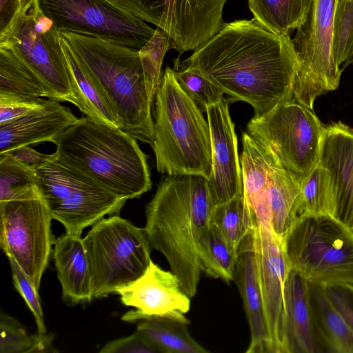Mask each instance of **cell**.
Here are the masks:
<instances>
[{
    "instance_id": "43",
    "label": "cell",
    "mask_w": 353,
    "mask_h": 353,
    "mask_svg": "<svg viewBox=\"0 0 353 353\" xmlns=\"http://www.w3.org/2000/svg\"><path fill=\"white\" fill-rule=\"evenodd\" d=\"M353 64V55L351 57V58L347 61V62L342 67L341 70L342 71L349 66L350 65Z\"/></svg>"
},
{
    "instance_id": "33",
    "label": "cell",
    "mask_w": 353,
    "mask_h": 353,
    "mask_svg": "<svg viewBox=\"0 0 353 353\" xmlns=\"http://www.w3.org/2000/svg\"><path fill=\"white\" fill-rule=\"evenodd\" d=\"M35 186L34 170L7 153L0 154V202Z\"/></svg>"
},
{
    "instance_id": "31",
    "label": "cell",
    "mask_w": 353,
    "mask_h": 353,
    "mask_svg": "<svg viewBox=\"0 0 353 353\" xmlns=\"http://www.w3.org/2000/svg\"><path fill=\"white\" fill-rule=\"evenodd\" d=\"M299 215L330 214L334 209L332 185L327 170L317 164L310 174L301 181Z\"/></svg>"
},
{
    "instance_id": "38",
    "label": "cell",
    "mask_w": 353,
    "mask_h": 353,
    "mask_svg": "<svg viewBox=\"0 0 353 353\" xmlns=\"http://www.w3.org/2000/svg\"><path fill=\"white\" fill-rule=\"evenodd\" d=\"M117 9L159 26L162 10L157 0H103Z\"/></svg>"
},
{
    "instance_id": "5",
    "label": "cell",
    "mask_w": 353,
    "mask_h": 353,
    "mask_svg": "<svg viewBox=\"0 0 353 353\" xmlns=\"http://www.w3.org/2000/svg\"><path fill=\"white\" fill-rule=\"evenodd\" d=\"M154 99V138L150 145L158 172L170 176L201 175L208 180L212 172L209 123L180 87L174 69L165 68Z\"/></svg>"
},
{
    "instance_id": "3",
    "label": "cell",
    "mask_w": 353,
    "mask_h": 353,
    "mask_svg": "<svg viewBox=\"0 0 353 353\" xmlns=\"http://www.w3.org/2000/svg\"><path fill=\"white\" fill-rule=\"evenodd\" d=\"M53 143L59 159L119 198H139L152 188L147 155L121 129L85 115Z\"/></svg>"
},
{
    "instance_id": "17",
    "label": "cell",
    "mask_w": 353,
    "mask_h": 353,
    "mask_svg": "<svg viewBox=\"0 0 353 353\" xmlns=\"http://www.w3.org/2000/svg\"><path fill=\"white\" fill-rule=\"evenodd\" d=\"M228 0H158L162 10L159 28L170 37L181 56L194 50L216 34L223 26Z\"/></svg>"
},
{
    "instance_id": "23",
    "label": "cell",
    "mask_w": 353,
    "mask_h": 353,
    "mask_svg": "<svg viewBox=\"0 0 353 353\" xmlns=\"http://www.w3.org/2000/svg\"><path fill=\"white\" fill-rule=\"evenodd\" d=\"M309 290L313 323L323 352L353 353V332L333 305L325 287L309 281Z\"/></svg>"
},
{
    "instance_id": "25",
    "label": "cell",
    "mask_w": 353,
    "mask_h": 353,
    "mask_svg": "<svg viewBox=\"0 0 353 353\" xmlns=\"http://www.w3.org/2000/svg\"><path fill=\"white\" fill-rule=\"evenodd\" d=\"M188 323L166 316H148L139 321L137 330L161 353H208L188 330Z\"/></svg>"
},
{
    "instance_id": "44",
    "label": "cell",
    "mask_w": 353,
    "mask_h": 353,
    "mask_svg": "<svg viewBox=\"0 0 353 353\" xmlns=\"http://www.w3.org/2000/svg\"><path fill=\"white\" fill-rule=\"evenodd\" d=\"M19 0H1V3H12Z\"/></svg>"
},
{
    "instance_id": "15",
    "label": "cell",
    "mask_w": 353,
    "mask_h": 353,
    "mask_svg": "<svg viewBox=\"0 0 353 353\" xmlns=\"http://www.w3.org/2000/svg\"><path fill=\"white\" fill-rule=\"evenodd\" d=\"M115 294L119 295L124 305L135 309L121 317L123 321L134 323L159 316L190 323L185 314L190 310L191 298L173 272L163 270L152 261L140 277L118 289Z\"/></svg>"
},
{
    "instance_id": "18",
    "label": "cell",
    "mask_w": 353,
    "mask_h": 353,
    "mask_svg": "<svg viewBox=\"0 0 353 353\" xmlns=\"http://www.w3.org/2000/svg\"><path fill=\"white\" fill-rule=\"evenodd\" d=\"M319 165L330 177L332 216L350 226L353 216V129L339 121L325 126Z\"/></svg>"
},
{
    "instance_id": "32",
    "label": "cell",
    "mask_w": 353,
    "mask_h": 353,
    "mask_svg": "<svg viewBox=\"0 0 353 353\" xmlns=\"http://www.w3.org/2000/svg\"><path fill=\"white\" fill-rule=\"evenodd\" d=\"M52 336L30 335L19 322L7 314L0 316V353L53 352Z\"/></svg>"
},
{
    "instance_id": "20",
    "label": "cell",
    "mask_w": 353,
    "mask_h": 353,
    "mask_svg": "<svg viewBox=\"0 0 353 353\" xmlns=\"http://www.w3.org/2000/svg\"><path fill=\"white\" fill-rule=\"evenodd\" d=\"M233 281L236 284L241 294L250 327V341L245 352L272 353V342L258 281L252 232L241 246Z\"/></svg>"
},
{
    "instance_id": "14",
    "label": "cell",
    "mask_w": 353,
    "mask_h": 353,
    "mask_svg": "<svg viewBox=\"0 0 353 353\" xmlns=\"http://www.w3.org/2000/svg\"><path fill=\"white\" fill-rule=\"evenodd\" d=\"M252 241L272 353H288L284 292L291 267L282 239L270 228L256 223Z\"/></svg>"
},
{
    "instance_id": "2",
    "label": "cell",
    "mask_w": 353,
    "mask_h": 353,
    "mask_svg": "<svg viewBox=\"0 0 353 353\" xmlns=\"http://www.w3.org/2000/svg\"><path fill=\"white\" fill-rule=\"evenodd\" d=\"M214 207L208 179L196 174L164 176L145 206L143 228L150 248L164 256L190 298L202 273L199 241Z\"/></svg>"
},
{
    "instance_id": "6",
    "label": "cell",
    "mask_w": 353,
    "mask_h": 353,
    "mask_svg": "<svg viewBox=\"0 0 353 353\" xmlns=\"http://www.w3.org/2000/svg\"><path fill=\"white\" fill-rule=\"evenodd\" d=\"M0 46L11 50L43 82L51 99L79 105V90L65 54L61 31L39 0H21L0 25Z\"/></svg>"
},
{
    "instance_id": "10",
    "label": "cell",
    "mask_w": 353,
    "mask_h": 353,
    "mask_svg": "<svg viewBox=\"0 0 353 353\" xmlns=\"http://www.w3.org/2000/svg\"><path fill=\"white\" fill-rule=\"evenodd\" d=\"M36 187L53 219L65 233L83 230L105 215L118 214L128 200L119 198L54 157L34 170Z\"/></svg>"
},
{
    "instance_id": "9",
    "label": "cell",
    "mask_w": 353,
    "mask_h": 353,
    "mask_svg": "<svg viewBox=\"0 0 353 353\" xmlns=\"http://www.w3.org/2000/svg\"><path fill=\"white\" fill-rule=\"evenodd\" d=\"M83 242L92 272L94 298L107 296L132 283L152 261L144 228L118 214L94 223Z\"/></svg>"
},
{
    "instance_id": "35",
    "label": "cell",
    "mask_w": 353,
    "mask_h": 353,
    "mask_svg": "<svg viewBox=\"0 0 353 353\" xmlns=\"http://www.w3.org/2000/svg\"><path fill=\"white\" fill-rule=\"evenodd\" d=\"M175 78L181 89L201 111L223 98L224 92L200 73L188 68H174Z\"/></svg>"
},
{
    "instance_id": "13",
    "label": "cell",
    "mask_w": 353,
    "mask_h": 353,
    "mask_svg": "<svg viewBox=\"0 0 353 353\" xmlns=\"http://www.w3.org/2000/svg\"><path fill=\"white\" fill-rule=\"evenodd\" d=\"M60 31L113 41L139 50L156 29L103 0H39Z\"/></svg>"
},
{
    "instance_id": "41",
    "label": "cell",
    "mask_w": 353,
    "mask_h": 353,
    "mask_svg": "<svg viewBox=\"0 0 353 353\" xmlns=\"http://www.w3.org/2000/svg\"><path fill=\"white\" fill-rule=\"evenodd\" d=\"M332 303L353 332V285L324 286Z\"/></svg>"
},
{
    "instance_id": "34",
    "label": "cell",
    "mask_w": 353,
    "mask_h": 353,
    "mask_svg": "<svg viewBox=\"0 0 353 353\" xmlns=\"http://www.w3.org/2000/svg\"><path fill=\"white\" fill-rule=\"evenodd\" d=\"M332 50L335 62L341 69L353 55V0H339L337 3Z\"/></svg>"
},
{
    "instance_id": "7",
    "label": "cell",
    "mask_w": 353,
    "mask_h": 353,
    "mask_svg": "<svg viewBox=\"0 0 353 353\" xmlns=\"http://www.w3.org/2000/svg\"><path fill=\"white\" fill-rule=\"evenodd\" d=\"M291 268L323 286L353 285V230L330 214H300L282 239Z\"/></svg>"
},
{
    "instance_id": "37",
    "label": "cell",
    "mask_w": 353,
    "mask_h": 353,
    "mask_svg": "<svg viewBox=\"0 0 353 353\" xmlns=\"http://www.w3.org/2000/svg\"><path fill=\"white\" fill-rule=\"evenodd\" d=\"M8 259L11 268L14 285L34 316L38 330L37 334L40 335L46 334V328L39 291L37 290L30 279L18 263L11 257H8Z\"/></svg>"
},
{
    "instance_id": "28",
    "label": "cell",
    "mask_w": 353,
    "mask_h": 353,
    "mask_svg": "<svg viewBox=\"0 0 353 353\" xmlns=\"http://www.w3.org/2000/svg\"><path fill=\"white\" fill-rule=\"evenodd\" d=\"M311 0H248L254 18L269 30L290 34L305 20Z\"/></svg>"
},
{
    "instance_id": "22",
    "label": "cell",
    "mask_w": 353,
    "mask_h": 353,
    "mask_svg": "<svg viewBox=\"0 0 353 353\" xmlns=\"http://www.w3.org/2000/svg\"><path fill=\"white\" fill-rule=\"evenodd\" d=\"M52 258L65 302L75 305L94 299L90 265L81 236L65 233L55 239Z\"/></svg>"
},
{
    "instance_id": "16",
    "label": "cell",
    "mask_w": 353,
    "mask_h": 353,
    "mask_svg": "<svg viewBox=\"0 0 353 353\" xmlns=\"http://www.w3.org/2000/svg\"><path fill=\"white\" fill-rule=\"evenodd\" d=\"M229 99L209 106L206 113L212 142V172L208 180L214 206L243 196L241 159Z\"/></svg>"
},
{
    "instance_id": "4",
    "label": "cell",
    "mask_w": 353,
    "mask_h": 353,
    "mask_svg": "<svg viewBox=\"0 0 353 353\" xmlns=\"http://www.w3.org/2000/svg\"><path fill=\"white\" fill-rule=\"evenodd\" d=\"M61 33L122 120V130L151 145L156 88L144 69L139 51L108 39Z\"/></svg>"
},
{
    "instance_id": "45",
    "label": "cell",
    "mask_w": 353,
    "mask_h": 353,
    "mask_svg": "<svg viewBox=\"0 0 353 353\" xmlns=\"http://www.w3.org/2000/svg\"><path fill=\"white\" fill-rule=\"evenodd\" d=\"M350 227H351V228L353 230V216H352V220H351V222H350Z\"/></svg>"
},
{
    "instance_id": "11",
    "label": "cell",
    "mask_w": 353,
    "mask_h": 353,
    "mask_svg": "<svg viewBox=\"0 0 353 353\" xmlns=\"http://www.w3.org/2000/svg\"><path fill=\"white\" fill-rule=\"evenodd\" d=\"M0 245L39 291L42 276L52 254L53 219L36 185L0 202Z\"/></svg>"
},
{
    "instance_id": "30",
    "label": "cell",
    "mask_w": 353,
    "mask_h": 353,
    "mask_svg": "<svg viewBox=\"0 0 353 353\" xmlns=\"http://www.w3.org/2000/svg\"><path fill=\"white\" fill-rule=\"evenodd\" d=\"M237 258L219 231L210 225L199 244L202 273L229 284L234 280Z\"/></svg>"
},
{
    "instance_id": "8",
    "label": "cell",
    "mask_w": 353,
    "mask_h": 353,
    "mask_svg": "<svg viewBox=\"0 0 353 353\" xmlns=\"http://www.w3.org/2000/svg\"><path fill=\"white\" fill-rule=\"evenodd\" d=\"M246 129L278 167L301 180L319 163L325 126L312 109L294 99L254 115Z\"/></svg>"
},
{
    "instance_id": "26",
    "label": "cell",
    "mask_w": 353,
    "mask_h": 353,
    "mask_svg": "<svg viewBox=\"0 0 353 353\" xmlns=\"http://www.w3.org/2000/svg\"><path fill=\"white\" fill-rule=\"evenodd\" d=\"M63 45L78 86L77 108L91 119L112 128H123V122L96 82L89 75L66 42Z\"/></svg>"
},
{
    "instance_id": "12",
    "label": "cell",
    "mask_w": 353,
    "mask_h": 353,
    "mask_svg": "<svg viewBox=\"0 0 353 353\" xmlns=\"http://www.w3.org/2000/svg\"><path fill=\"white\" fill-rule=\"evenodd\" d=\"M339 0H311L305 21L292 39L299 65L292 86L295 101L313 109L315 99L339 84L341 69L332 50L334 13Z\"/></svg>"
},
{
    "instance_id": "42",
    "label": "cell",
    "mask_w": 353,
    "mask_h": 353,
    "mask_svg": "<svg viewBox=\"0 0 353 353\" xmlns=\"http://www.w3.org/2000/svg\"><path fill=\"white\" fill-rule=\"evenodd\" d=\"M6 153L34 170L54 157V153L43 154L29 145L17 148Z\"/></svg>"
},
{
    "instance_id": "46",
    "label": "cell",
    "mask_w": 353,
    "mask_h": 353,
    "mask_svg": "<svg viewBox=\"0 0 353 353\" xmlns=\"http://www.w3.org/2000/svg\"></svg>"
},
{
    "instance_id": "36",
    "label": "cell",
    "mask_w": 353,
    "mask_h": 353,
    "mask_svg": "<svg viewBox=\"0 0 353 353\" xmlns=\"http://www.w3.org/2000/svg\"><path fill=\"white\" fill-rule=\"evenodd\" d=\"M173 48L174 46L170 37L162 28L157 27L153 36L139 50L144 69L156 90L161 77V69L165 54Z\"/></svg>"
},
{
    "instance_id": "27",
    "label": "cell",
    "mask_w": 353,
    "mask_h": 353,
    "mask_svg": "<svg viewBox=\"0 0 353 353\" xmlns=\"http://www.w3.org/2000/svg\"><path fill=\"white\" fill-rule=\"evenodd\" d=\"M0 97L51 99L38 76L11 50L0 46Z\"/></svg>"
},
{
    "instance_id": "29",
    "label": "cell",
    "mask_w": 353,
    "mask_h": 353,
    "mask_svg": "<svg viewBox=\"0 0 353 353\" xmlns=\"http://www.w3.org/2000/svg\"><path fill=\"white\" fill-rule=\"evenodd\" d=\"M256 223L243 195L214 206L210 217V225L219 231L237 256L241 246Z\"/></svg>"
},
{
    "instance_id": "24",
    "label": "cell",
    "mask_w": 353,
    "mask_h": 353,
    "mask_svg": "<svg viewBox=\"0 0 353 353\" xmlns=\"http://www.w3.org/2000/svg\"><path fill=\"white\" fill-rule=\"evenodd\" d=\"M272 161L268 187L271 229L283 239L299 216L298 203L301 179Z\"/></svg>"
},
{
    "instance_id": "39",
    "label": "cell",
    "mask_w": 353,
    "mask_h": 353,
    "mask_svg": "<svg viewBox=\"0 0 353 353\" xmlns=\"http://www.w3.org/2000/svg\"><path fill=\"white\" fill-rule=\"evenodd\" d=\"M48 99L0 97V124L22 117L43 107Z\"/></svg>"
},
{
    "instance_id": "40",
    "label": "cell",
    "mask_w": 353,
    "mask_h": 353,
    "mask_svg": "<svg viewBox=\"0 0 353 353\" xmlns=\"http://www.w3.org/2000/svg\"><path fill=\"white\" fill-rule=\"evenodd\" d=\"M100 353H157L158 351L140 332L105 343Z\"/></svg>"
},
{
    "instance_id": "19",
    "label": "cell",
    "mask_w": 353,
    "mask_h": 353,
    "mask_svg": "<svg viewBox=\"0 0 353 353\" xmlns=\"http://www.w3.org/2000/svg\"><path fill=\"white\" fill-rule=\"evenodd\" d=\"M78 119L69 108L48 99L43 107L0 124V154L38 143H53Z\"/></svg>"
},
{
    "instance_id": "1",
    "label": "cell",
    "mask_w": 353,
    "mask_h": 353,
    "mask_svg": "<svg viewBox=\"0 0 353 353\" xmlns=\"http://www.w3.org/2000/svg\"><path fill=\"white\" fill-rule=\"evenodd\" d=\"M299 58L290 35L272 32L254 18L224 23L181 68L194 70L230 96L249 103L254 115L294 99Z\"/></svg>"
},
{
    "instance_id": "21",
    "label": "cell",
    "mask_w": 353,
    "mask_h": 353,
    "mask_svg": "<svg viewBox=\"0 0 353 353\" xmlns=\"http://www.w3.org/2000/svg\"><path fill=\"white\" fill-rule=\"evenodd\" d=\"M284 294L288 353H324L313 323L308 280L290 268Z\"/></svg>"
}]
</instances>
